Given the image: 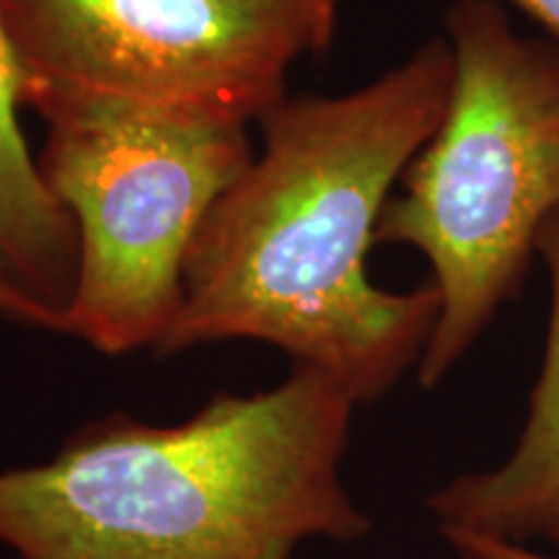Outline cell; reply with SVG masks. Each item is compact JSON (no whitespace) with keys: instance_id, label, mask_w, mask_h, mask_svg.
Listing matches in <instances>:
<instances>
[{"instance_id":"1","label":"cell","mask_w":559,"mask_h":559,"mask_svg":"<svg viewBox=\"0 0 559 559\" xmlns=\"http://www.w3.org/2000/svg\"><path fill=\"white\" fill-rule=\"evenodd\" d=\"M451 86V45L436 37L366 88L272 107L262 153L192 243L156 353L257 340L332 376L355 404L389 394L423 358L440 293L376 288L366 260L391 187L436 135Z\"/></svg>"},{"instance_id":"2","label":"cell","mask_w":559,"mask_h":559,"mask_svg":"<svg viewBox=\"0 0 559 559\" xmlns=\"http://www.w3.org/2000/svg\"><path fill=\"white\" fill-rule=\"evenodd\" d=\"M355 407L293 366L177 425L111 412L50 461L0 472V544L19 559H293L309 539L360 542L370 521L340 479Z\"/></svg>"},{"instance_id":"3","label":"cell","mask_w":559,"mask_h":559,"mask_svg":"<svg viewBox=\"0 0 559 559\" xmlns=\"http://www.w3.org/2000/svg\"><path fill=\"white\" fill-rule=\"evenodd\" d=\"M445 24L449 107L376 226V243L423 251L440 293L417 362L423 389L519 296L536 234L559 207V41L515 34L495 0H459Z\"/></svg>"},{"instance_id":"4","label":"cell","mask_w":559,"mask_h":559,"mask_svg":"<svg viewBox=\"0 0 559 559\" xmlns=\"http://www.w3.org/2000/svg\"><path fill=\"white\" fill-rule=\"evenodd\" d=\"M24 107L45 122L39 174L79 236L66 334L104 355L156 349L202 223L254 158L247 128L62 88H26Z\"/></svg>"},{"instance_id":"5","label":"cell","mask_w":559,"mask_h":559,"mask_svg":"<svg viewBox=\"0 0 559 559\" xmlns=\"http://www.w3.org/2000/svg\"><path fill=\"white\" fill-rule=\"evenodd\" d=\"M26 88L109 96L200 120L260 122L288 70L324 52L330 0H0Z\"/></svg>"},{"instance_id":"6","label":"cell","mask_w":559,"mask_h":559,"mask_svg":"<svg viewBox=\"0 0 559 559\" xmlns=\"http://www.w3.org/2000/svg\"><path fill=\"white\" fill-rule=\"evenodd\" d=\"M536 251L549 270L551 313L528 419L498 469L464 474L430 495L428 506L445 539H542L559 547V207L542 223Z\"/></svg>"},{"instance_id":"7","label":"cell","mask_w":559,"mask_h":559,"mask_svg":"<svg viewBox=\"0 0 559 559\" xmlns=\"http://www.w3.org/2000/svg\"><path fill=\"white\" fill-rule=\"evenodd\" d=\"M24 79L0 16V264L47 306L62 313L73 296L79 236L32 158L19 109Z\"/></svg>"},{"instance_id":"8","label":"cell","mask_w":559,"mask_h":559,"mask_svg":"<svg viewBox=\"0 0 559 559\" xmlns=\"http://www.w3.org/2000/svg\"><path fill=\"white\" fill-rule=\"evenodd\" d=\"M0 321L29 326V330L66 334L62 313L26 290L3 264H0Z\"/></svg>"},{"instance_id":"9","label":"cell","mask_w":559,"mask_h":559,"mask_svg":"<svg viewBox=\"0 0 559 559\" xmlns=\"http://www.w3.org/2000/svg\"><path fill=\"white\" fill-rule=\"evenodd\" d=\"M461 559H559L528 549V544L479 539V536H449L445 539Z\"/></svg>"},{"instance_id":"10","label":"cell","mask_w":559,"mask_h":559,"mask_svg":"<svg viewBox=\"0 0 559 559\" xmlns=\"http://www.w3.org/2000/svg\"><path fill=\"white\" fill-rule=\"evenodd\" d=\"M330 3L337 9L340 0H330ZM519 9L531 13L536 21H542L551 34V39L559 41V0H513Z\"/></svg>"}]
</instances>
